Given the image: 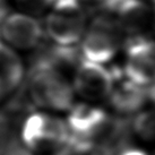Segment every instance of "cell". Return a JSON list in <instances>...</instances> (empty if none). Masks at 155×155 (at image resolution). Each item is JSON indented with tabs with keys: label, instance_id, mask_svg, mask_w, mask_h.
I'll list each match as a JSON object with an SVG mask.
<instances>
[{
	"label": "cell",
	"instance_id": "cell-10",
	"mask_svg": "<svg viewBox=\"0 0 155 155\" xmlns=\"http://www.w3.org/2000/svg\"><path fill=\"white\" fill-rule=\"evenodd\" d=\"M119 27L122 32L138 35L150 22V9L142 0H127L116 12Z\"/></svg>",
	"mask_w": 155,
	"mask_h": 155
},
{
	"label": "cell",
	"instance_id": "cell-6",
	"mask_svg": "<svg viewBox=\"0 0 155 155\" xmlns=\"http://www.w3.org/2000/svg\"><path fill=\"white\" fill-rule=\"evenodd\" d=\"M114 68L108 69L102 64L82 58L76 66L73 88L78 95L90 101L108 99L114 85Z\"/></svg>",
	"mask_w": 155,
	"mask_h": 155
},
{
	"label": "cell",
	"instance_id": "cell-4",
	"mask_svg": "<svg viewBox=\"0 0 155 155\" xmlns=\"http://www.w3.org/2000/svg\"><path fill=\"white\" fill-rule=\"evenodd\" d=\"M124 77L140 86L155 82V41L134 35L126 42V62L121 69Z\"/></svg>",
	"mask_w": 155,
	"mask_h": 155
},
{
	"label": "cell",
	"instance_id": "cell-8",
	"mask_svg": "<svg viewBox=\"0 0 155 155\" xmlns=\"http://www.w3.org/2000/svg\"><path fill=\"white\" fill-rule=\"evenodd\" d=\"M0 36L13 47L28 50L36 48L43 38V28L35 18L25 14H12L2 21Z\"/></svg>",
	"mask_w": 155,
	"mask_h": 155
},
{
	"label": "cell",
	"instance_id": "cell-20",
	"mask_svg": "<svg viewBox=\"0 0 155 155\" xmlns=\"http://www.w3.org/2000/svg\"><path fill=\"white\" fill-rule=\"evenodd\" d=\"M154 33H155V18H154Z\"/></svg>",
	"mask_w": 155,
	"mask_h": 155
},
{
	"label": "cell",
	"instance_id": "cell-17",
	"mask_svg": "<svg viewBox=\"0 0 155 155\" xmlns=\"http://www.w3.org/2000/svg\"><path fill=\"white\" fill-rule=\"evenodd\" d=\"M9 6L7 0H0V24L2 23L5 18L8 16Z\"/></svg>",
	"mask_w": 155,
	"mask_h": 155
},
{
	"label": "cell",
	"instance_id": "cell-3",
	"mask_svg": "<svg viewBox=\"0 0 155 155\" xmlns=\"http://www.w3.org/2000/svg\"><path fill=\"white\" fill-rule=\"evenodd\" d=\"M121 32L116 19L107 16L95 18L83 39L82 57L97 64L111 61L120 49Z\"/></svg>",
	"mask_w": 155,
	"mask_h": 155
},
{
	"label": "cell",
	"instance_id": "cell-7",
	"mask_svg": "<svg viewBox=\"0 0 155 155\" xmlns=\"http://www.w3.org/2000/svg\"><path fill=\"white\" fill-rule=\"evenodd\" d=\"M86 17L82 9L54 10L45 19V31L59 45H75L85 33Z\"/></svg>",
	"mask_w": 155,
	"mask_h": 155
},
{
	"label": "cell",
	"instance_id": "cell-12",
	"mask_svg": "<svg viewBox=\"0 0 155 155\" xmlns=\"http://www.w3.org/2000/svg\"><path fill=\"white\" fill-rule=\"evenodd\" d=\"M0 155H31V153L14 134L13 128H0Z\"/></svg>",
	"mask_w": 155,
	"mask_h": 155
},
{
	"label": "cell",
	"instance_id": "cell-14",
	"mask_svg": "<svg viewBox=\"0 0 155 155\" xmlns=\"http://www.w3.org/2000/svg\"><path fill=\"white\" fill-rule=\"evenodd\" d=\"M50 155H88V151L79 143L69 137L66 144L51 152Z\"/></svg>",
	"mask_w": 155,
	"mask_h": 155
},
{
	"label": "cell",
	"instance_id": "cell-19",
	"mask_svg": "<svg viewBox=\"0 0 155 155\" xmlns=\"http://www.w3.org/2000/svg\"><path fill=\"white\" fill-rule=\"evenodd\" d=\"M147 95H148V99L155 104V82L151 85L150 90L147 91Z\"/></svg>",
	"mask_w": 155,
	"mask_h": 155
},
{
	"label": "cell",
	"instance_id": "cell-18",
	"mask_svg": "<svg viewBox=\"0 0 155 155\" xmlns=\"http://www.w3.org/2000/svg\"><path fill=\"white\" fill-rule=\"evenodd\" d=\"M119 155H147V153H145V152L139 150V148H134V147L128 146L126 147Z\"/></svg>",
	"mask_w": 155,
	"mask_h": 155
},
{
	"label": "cell",
	"instance_id": "cell-11",
	"mask_svg": "<svg viewBox=\"0 0 155 155\" xmlns=\"http://www.w3.org/2000/svg\"><path fill=\"white\" fill-rule=\"evenodd\" d=\"M0 76L15 87L19 86L24 79V66L19 57L2 42H0Z\"/></svg>",
	"mask_w": 155,
	"mask_h": 155
},
{
	"label": "cell",
	"instance_id": "cell-15",
	"mask_svg": "<svg viewBox=\"0 0 155 155\" xmlns=\"http://www.w3.org/2000/svg\"><path fill=\"white\" fill-rule=\"evenodd\" d=\"M25 8L33 10L35 13L42 12L48 6H51L52 0H17Z\"/></svg>",
	"mask_w": 155,
	"mask_h": 155
},
{
	"label": "cell",
	"instance_id": "cell-16",
	"mask_svg": "<svg viewBox=\"0 0 155 155\" xmlns=\"http://www.w3.org/2000/svg\"><path fill=\"white\" fill-rule=\"evenodd\" d=\"M127 0H97V5L102 10L116 13Z\"/></svg>",
	"mask_w": 155,
	"mask_h": 155
},
{
	"label": "cell",
	"instance_id": "cell-2",
	"mask_svg": "<svg viewBox=\"0 0 155 155\" xmlns=\"http://www.w3.org/2000/svg\"><path fill=\"white\" fill-rule=\"evenodd\" d=\"M69 138L65 121L47 113H33L22 127V143L30 151L53 152Z\"/></svg>",
	"mask_w": 155,
	"mask_h": 155
},
{
	"label": "cell",
	"instance_id": "cell-5",
	"mask_svg": "<svg viewBox=\"0 0 155 155\" xmlns=\"http://www.w3.org/2000/svg\"><path fill=\"white\" fill-rule=\"evenodd\" d=\"M110 118L104 110L96 107L83 103L73 105L66 121L69 137L91 151L94 143L105 130Z\"/></svg>",
	"mask_w": 155,
	"mask_h": 155
},
{
	"label": "cell",
	"instance_id": "cell-1",
	"mask_svg": "<svg viewBox=\"0 0 155 155\" xmlns=\"http://www.w3.org/2000/svg\"><path fill=\"white\" fill-rule=\"evenodd\" d=\"M27 82V93L33 104L57 111L73 108L74 88L61 71L34 61Z\"/></svg>",
	"mask_w": 155,
	"mask_h": 155
},
{
	"label": "cell",
	"instance_id": "cell-13",
	"mask_svg": "<svg viewBox=\"0 0 155 155\" xmlns=\"http://www.w3.org/2000/svg\"><path fill=\"white\" fill-rule=\"evenodd\" d=\"M131 129L144 140H155V110L137 114L133 120Z\"/></svg>",
	"mask_w": 155,
	"mask_h": 155
},
{
	"label": "cell",
	"instance_id": "cell-9",
	"mask_svg": "<svg viewBox=\"0 0 155 155\" xmlns=\"http://www.w3.org/2000/svg\"><path fill=\"white\" fill-rule=\"evenodd\" d=\"M116 81L108 99L111 107L121 114H133L145 105L148 95L144 86L124 77L120 68L114 67Z\"/></svg>",
	"mask_w": 155,
	"mask_h": 155
}]
</instances>
